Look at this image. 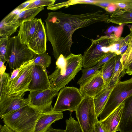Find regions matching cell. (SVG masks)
Masks as SVG:
<instances>
[{
  "instance_id": "obj_23",
  "label": "cell",
  "mask_w": 132,
  "mask_h": 132,
  "mask_svg": "<svg viewBox=\"0 0 132 132\" xmlns=\"http://www.w3.org/2000/svg\"><path fill=\"white\" fill-rule=\"evenodd\" d=\"M44 9V6L22 10L18 16L16 23L21 24L24 21L33 19L40 11Z\"/></svg>"
},
{
  "instance_id": "obj_35",
  "label": "cell",
  "mask_w": 132,
  "mask_h": 132,
  "mask_svg": "<svg viewBox=\"0 0 132 132\" xmlns=\"http://www.w3.org/2000/svg\"><path fill=\"white\" fill-rule=\"evenodd\" d=\"M33 59H32L28 62L25 63L19 68L13 70L10 77L9 82L11 81L13 79L15 78L21 70L29 64L33 63Z\"/></svg>"
},
{
  "instance_id": "obj_39",
  "label": "cell",
  "mask_w": 132,
  "mask_h": 132,
  "mask_svg": "<svg viewBox=\"0 0 132 132\" xmlns=\"http://www.w3.org/2000/svg\"><path fill=\"white\" fill-rule=\"evenodd\" d=\"M132 62V48L131 50L127 56L126 60L123 65V68L125 69L126 67Z\"/></svg>"
},
{
  "instance_id": "obj_34",
  "label": "cell",
  "mask_w": 132,
  "mask_h": 132,
  "mask_svg": "<svg viewBox=\"0 0 132 132\" xmlns=\"http://www.w3.org/2000/svg\"><path fill=\"white\" fill-rule=\"evenodd\" d=\"M56 68L60 70V74L61 75L64 74L66 65L65 58L62 55H61L57 60L56 62Z\"/></svg>"
},
{
  "instance_id": "obj_40",
  "label": "cell",
  "mask_w": 132,
  "mask_h": 132,
  "mask_svg": "<svg viewBox=\"0 0 132 132\" xmlns=\"http://www.w3.org/2000/svg\"><path fill=\"white\" fill-rule=\"evenodd\" d=\"M118 8L116 5L114 4H111L106 8L105 10L107 12L110 14L115 11Z\"/></svg>"
},
{
  "instance_id": "obj_7",
  "label": "cell",
  "mask_w": 132,
  "mask_h": 132,
  "mask_svg": "<svg viewBox=\"0 0 132 132\" xmlns=\"http://www.w3.org/2000/svg\"><path fill=\"white\" fill-rule=\"evenodd\" d=\"M9 40L10 55L7 62L11 69H15L33 59L35 53L21 42L18 35Z\"/></svg>"
},
{
  "instance_id": "obj_12",
  "label": "cell",
  "mask_w": 132,
  "mask_h": 132,
  "mask_svg": "<svg viewBox=\"0 0 132 132\" xmlns=\"http://www.w3.org/2000/svg\"><path fill=\"white\" fill-rule=\"evenodd\" d=\"M47 39L44 23L38 19L35 33L27 46L35 54H39L46 52Z\"/></svg>"
},
{
  "instance_id": "obj_44",
  "label": "cell",
  "mask_w": 132,
  "mask_h": 132,
  "mask_svg": "<svg viewBox=\"0 0 132 132\" xmlns=\"http://www.w3.org/2000/svg\"><path fill=\"white\" fill-rule=\"evenodd\" d=\"M4 63L3 62L0 60V75L4 73L6 70V67L4 65Z\"/></svg>"
},
{
  "instance_id": "obj_27",
  "label": "cell",
  "mask_w": 132,
  "mask_h": 132,
  "mask_svg": "<svg viewBox=\"0 0 132 132\" xmlns=\"http://www.w3.org/2000/svg\"><path fill=\"white\" fill-rule=\"evenodd\" d=\"M102 67H98L96 65L88 68H82V74L81 77L79 80L77 84L80 85L86 80L92 77L98 72L99 69Z\"/></svg>"
},
{
  "instance_id": "obj_16",
  "label": "cell",
  "mask_w": 132,
  "mask_h": 132,
  "mask_svg": "<svg viewBox=\"0 0 132 132\" xmlns=\"http://www.w3.org/2000/svg\"><path fill=\"white\" fill-rule=\"evenodd\" d=\"M124 105L123 102L108 117L100 121L106 132L118 131L119 125L121 119Z\"/></svg>"
},
{
  "instance_id": "obj_5",
  "label": "cell",
  "mask_w": 132,
  "mask_h": 132,
  "mask_svg": "<svg viewBox=\"0 0 132 132\" xmlns=\"http://www.w3.org/2000/svg\"><path fill=\"white\" fill-rule=\"evenodd\" d=\"M132 95V78L119 81L114 86L104 107L99 117L101 121L108 117L117 107Z\"/></svg>"
},
{
  "instance_id": "obj_19",
  "label": "cell",
  "mask_w": 132,
  "mask_h": 132,
  "mask_svg": "<svg viewBox=\"0 0 132 132\" xmlns=\"http://www.w3.org/2000/svg\"><path fill=\"white\" fill-rule=\"evenodd\" d=\"M114 86L106 85L94 98L95 110L97 118L103 111Z\"/></svg>"
},
{
  "instance_id": "obj_1",
  "label": "cell",
  "mask_w": 132,
  "mask_h": 132,
  "mask_svg": "<svg viewBox=\"0 0 132 132\" xmlns=\"http://www.w3.org/2000/svg\"><path fill=\"white\" fill-rule=\"evenodd\" d=\"M109 16L101 10L77 14L60 11L50 12L45 20L47 39L56 60L61 55L66 58L72 53V36L77 29L101 22L108 23Z\"/></svg>"
},
{
  "instance_id": "obj_32",
  "label": "cell",
  "mask_w": 132,
  "mask_h": 132,
  "mask_svg": "<svg viewBox=\"0 0 132 132\" xmlns=\"http://www.w3.org/2000/svg\"><path fill=\"white\" fill-rule=\"evenodd\" d=\"M125 43L124 38L120 37L117 38L110 47V52L115 53L117 55H120L119 51Z\"/></svg>"
},
{
  "instance_id": "obj_36",
  "label": "cell",
  "mask_w": 132,
  "mask_h": 132,
  "mask_svg": "<svg viewBox=\"0 0 132 132\" xmlns=\"http://www.w3.org/2000/svg\"><path fill=\"white\" fill-rule=\"evenodd\" d=\"M117 0H106L97 1L95 3L92 4L97 6L104 10L110 4L115 3Z\"/></svg>"
},
{
  "instance_id": "obj_9",
  "label": "cell",
  "mask_w": 132,
  "mask_h": 132,
  "mask_svg": "<svg viewBox=\"0 0 132 132\" xmlns=\"http://www.w3.org/2000/svg\"><path fill=\"white\" fill-rule=\"evenodd\" d=\"M58 93L51 88L44 90L30 91L28 98L29 105L41 109L44 113H52L53 100Z\"/></svg>"
},
{
  "instance_id": "obj_24",
  "label": "cell",
  "mask_w": 132,
  "mask_h": 132,
  "mask_svg": "<svg viewBox=\"0 0 132 132\" xmlns=\"http://www.w3.org/2000/svg\"><path fill=\"white\" fill-rule=\"evenodd\" d=\"M8 37L0 39V60L4 63L10 55L9 40Z\"/></svg>"
},
{
  "instance_id": "obj_2",
  "label": "cell",
  "mask_w": 132,
  "mask_h": 132,
  "mask_svg": "<svg viewBox=\"0 0 132 132\" xmlns=\"http://www.w3.org/2000/svg\"><path fill=\"white\" fill-rule=\"evenodd\" d=\"M43 113L41 109L29 104L7 115L3 121L16 132H34L37 122Z\"/></svg>"
},
{
  "instance_id": "obj_37",
  "label": "cell",
  "mask_w": 132,
  "mask_h": 132,
  "mask_svg": "<svg viewBox=\"0 0 132 132\" xmlns=\"http://www.w3.org/2000/svg\"><path fill=\"white\" fill-rule=\"evenodd\" d=\"M116 55V54L115 53L110 52L106 56L101 59L96 65L98 67H102L104 64Z\"/></svg>"
},
{
  "instance_id": "obj_4",
  "label": "cell",
  "mask_w": 132,
  "mask_h": 132,
  "mask_svg": "<svg viewBox=\"0 0 132 132\" xmlns=\"http://www.w3.org/2000/svg\"><path fill=\"white\" fill-rule=\"evenodd\" d=\"M65 59L66 65L64 75H61L60 69L56 67L54 71L48 76L51 88L58 92L75 77L82 67L81 54L72 53Z\"/></svg>"
},
{
  "instance_id": "obj_18",
  "label": "cell",
  "mask_w": 132,
  "mask_h": 132,
  "mask_svg": "<svg viewBox=\"0 0 132 132\" xmlns=\"http://www.w3.org/2000/svg\"><path fill=\"white\" fill-rule=\"evenodd\" d=\"M38 19L34 18L22 22L20 26L18 35L21 42L27 45L35 32Z\"/></svg>"
},
{
  "instance_id": "obj_41",
  "label": "cell",
  "mask_w": 132,
  "mask_h": 132,
  "mask_svg": "<svg viewBox=\"0 0 132 132\" xmlns=\"http://www.w3.org/2000/svg\"><path fill=\"white\" fill-rule=\"evenodd\" d=\"M0 132H16L4 124L0 126Z\"/></svg>"
},
{
  "instance_id": "obj_25",
  "label": "cell",
  "mask_w": 132,
  "mask_h": 132,
  "mask_svg": "<svg viewBox=\"0 0 132 132\" xmlns=\"http://www.w3.org/2000/svg\"><path fill=\"white\" fill-rule=\"evenodd\" d=\"M20 24L19 23L9 24L5 23L2 20L0 23V37L1 38L9 37L16 31Z\"/></svg>"
},
{
  "instance_id": "obj_26",
  "label": "cell",
  "mask_w": 132,
  "mask_h": 132,
  "mask_svg": "<svg viewBox=\"0 0 132 132\" xmlns=\"http://www.w3.org/2000/svg\"><path fill=\"white\" fill-rule=\"evenodd\" d=\"M33 59V65L42 66L46 68L51 63V57L46 52L39 54H35Z\"/></svg>"
},
{
  "instance_id": "obj_11",
  "label": "cell",
  "mask_w": 132,
  "mask_h": 132,
  "mask_svg": "<svg viewBox=\"0 0 132 132\" xmlns=\"http://www.w3.org/2000/svg\"><path fill=\"white\" fill-rule=\"evenodd\" d=\"M25 93L7 95L0 101V117L5 116L29 104L28 98H24Z\"/></svg>"
},
{
  "instance_id": "obj_45",
  "label": "cell",
  "mask_w": 132,
  "mask_h": 132,
  "mask_svg": "<svg viewBox=\"0 0 132 132\" xmlns=\"http://www.w3.org/2000/svg\"><path fill=\"white\" fill-rule=\"evenodd\" d=\"M46 132H65V131L64 130L54 129L51 127Z\"/></svg>"
},
{
  "instance_id": "obj_3",
  "label": "cell",
  "mask_w": 132,
  "mask_h": 132,
  "mask_svg": "<svg viewBox=\"0 0 132 132\" xmlns=\"http://www.w3.org/2000/svg\"><path fill=\"white\" fill-rule=\"evenodd\" d=\"M117 38L113 34L110 36H102L95 39H92L90 46L85 51L83 56V68L96 65L110 52V47Z\"/></svg>"
},
{
  "instance_id": "obj_6",
  "label": "cell",
  "mask_w": 132,
  "mask_h": 132,
  "mask_svg": "<svg viewBox=\"0 0 132 132\" xmlns=\"http://www.w3.org/2000/svg\"><path fill=\"white\" fill-rule=\"evenodd\" d=\"M75 111L83 132H91L99 121L95 110L94 98L84 96Z\"/></svg>"
},
{
  "instance_id": "obj_38",
  "label": "cell",
  "mask_w": 132,
  "mask_h": 132,
  "mask_svg": "<svg viewBox=\"0 0 132 132\" xmlns=\"http://www.w3.org/2000/svg\"><path fill=\"white\" fill-rule=\"evenodd\" d=\"M34 1V0L27 1L20 4L15 8V9L22 11L27 7L31 3L33 2Z\"/></svg>"
},
{
  "instance_id": "obj_17",
  "label": "cell",
  "mask_w": 132,
  "mask_h": 132,
  "mask_svg": "<svg viewBox=\"0 0 132 132\" xmlns=\"http://www.w3.org/2000/svg\"><path fill=\"white\" fill-rule=\"evenodd\" d=\"M62 112L43 113L38 120L34 132H46L53 123L63 118Z\"/></svg>"
},
{
  "instance_id": "obj_43",
  "label": "cell",
  "mask_w": 132,
  "mask_h": 132,
  "mask_svg": "<svg viewBox=\"0 0 132 132\" xmlns=\"http://www.w3.org/2000/svg\"><path fill=\"white\" fill-rule=\"evenodd\" d=\"M126 73L130 75H132V62L125 68Z\"/></svg>"
},
{
  "instance_id": "obj_31",
  "label": "cell",
  "mask_w": 132,
  "mask_h": 132,
  "mask_svg": "<svg viewBox=\"0 0 132 132\" xmlns=\"http://www.w3.org/2000/svg\"><path fill=\"white\" fill-rule=\"evenodd\" d=\"M21 11L14 9L5 16L2 20L5 23L10 25L19 23H16V21L18 15Z\"/></svg>"
},
{
  "instance_id": "obj_30",
  "label": "cell",
  "mask_w": 132,
  "mask_h": 132,
  "mask_svg": "<svg viewBox=\"0 0 132 132\" xmlns=\"http://www.w3.org/2000/svg\"><path fill=\"white\" fill-rule=\"evenodd\" d=\"M55 0H34L27 7L23 10L40 7L45 6H49L54 4Z\"/></svg>"
},
{
  "instance_id": "obj_29",
  "label": "cell",
  "mask_w": 132,
  "mask_h": 132,
  "mask_svg": "<svg viewBox=\"0 0 132 132\" xmlns=\"http://www.w3.org/2000/svg\"><path fill=\"white\" fill-rule=\"evenodd\" d=\"M65 132H83L78 122L72 117L71 114L69 119L65 120Z\"/></svg>"
},
{
  "instance_id": "obj_22",
  "label": "cell",
  "mask_w": 132,
  "mask_h": 132,
  "mask_svg": "<svg viewBox=\"0 0 132 132\" xmlns=\"http://www.w3.org/2000/svg\"><path fill=\"white\" fill-rule=\"evenodd\" d=\"M115 63V59L114 56L104 64L100 69L106 86L109 82L113 76Z\"/></svg>"
},
{
  "instance_id": "obj_13",
  "label": "cell",
  "mask_w": 132,
  "mask_h": 132,
  "mask_svg": "<svg viewBox=\"0 0 132 132\" xmlns=\"http://www.w3.org/2000/svg\"><path fill=\"white\" fill-rule=\"evenodd\" d=\"M51 88L46 68L42 66L33 65L29 91L42 90Z\"/></svg>"
},
{
  "instance_id": "obj_46",
  "label": "cell",
  "mask_w": 132,
  "mask_h": 132,
  "mask_svg": "<svg viewBox=\"0 0 132 132\" xmlns=\"http://www.w3.org/2000/svg\"><path fill=\"white\" fill-rule=\"evenodd\" d=\"M91 132H96L95 128V127Z\"/></svg>"
},
{
  "instance_id": "obj_21",
  "label": "cell",
  "mask_w": 132,
  "mask_h": 132,
  "mask_svg": "<svg viewBox=\"0 0 132 132\" xmlns=\"http://www.w3.org/2000/svg\"><path fill=\"white\" fill-rule=\"evenodd\" d=\"M121 57L120 54L116 55L115 56L116 63L113 73L110 80L107 85L114 86L126 73L121 61Z\"/></svg>"
},
{
  "instance_id": "obj_42",
  "label": "cell",
  "mask_w": 132,
  "mask_h": 132,
  "mask_svg": "<svg viewBox=\"0 0 132 132\" xmlns=\"http://www.w3.org/2000/svg\"><path fill=\"white\" fill-rule=\"evenodd\" d=\"M95 128L96 132H106L99 121L95 124Z\"/></svg>"
},
{
  "instance_id": "obj_8",
  "label": "cell",
  "mask_w": 132,
  "mask_h": 132,
  "mask_svg": "<svg viewBox=\"0 0 132 132\" xmlns=\"http://www.w3.org/2000/svg\"><path fill=\"white\" fill-rule=\"evenodd\" d=\"M83 98L79 89L73 87H65L58 95L52 113L62 112L67 110L75 111Z\"/></svg>"
},
{
  "instance_id": "obj_28",
  "label": "cell",
  "mask_w": 132,
  "mask_h": 132,
  "mask_svg": "<svg viewBox=\"0 0 132 132\" xmlns=\"http://www.w3.org/2000/svg\"><path fill=\"white\" fill-rule=\"evenodd\" d=\"M0 101L7 95L8 84L10 78L9 74L5 72L0 75Z\"/></svg>"
},
{
  "instance_id": "obj_14",
  "label": "cell",
  "mask_w": 132,
  "mask_h": 132,
  "mask_svg": "<svg viewBox=\"0 0 132 132\" xmlns=\"http://www.w3.org/2000/svg\"><path fill=\"white\" fill-rule=\"evenodd\" d=\"M80 86L79 89L83 97L88 96L94 98L106 86L100 69Z\"/></svg>"
},
{
  "instance_id": "obj_15",
  "label": "cell",
  "mask_w": 132,
  "mask_h": 132,
  "mask_svg": "<svg viewBox=\"0 0 132 132\" xmlns=\"http://www.w3.org/2000/svg\"><path fill=\"white\" fill-rule=\"evenodd\" d=\"M124 105L118 127L120 132H132V95L123 102Z\"/></svg>"
},
{
  "instance_id": "obj_33",
  "label": "cell",
  "mask_w": 132,
  "mask_h": 132,
  "mask_svg": "<svg viewBox=\"0 0 132 132\" xmlns=\"http://www.w3.org/2000/svg\"><path fill=\"white\" fill-rule=\"evenodd\" d=\"M116 5L119 9L132 11V0H117L112 4Z\"/></svg>"
},
{
  "instance_id": "obj_20",
  "label": "cell",
  "mask_w": 132,
  "mask_h": 132,
  "mask_svg": "<svg viewBox=\"0 0 132 132\" xmlns=\"http://www.w3.org/2000/svg\"><path fill=\"white\" fill-rule=\"evenodd\" d=\"M108 23L111 22L121 26L123 24L132 23V11H126L118 8L110 14Z\"/></svg>"
},
{
  "instance_id": "obj_10",
  "label": "cell",
  "mask_w": 132,
  "mask_h": 132,
  "mask_svg": "<svg viewBox=\"0 0 132 132\" xmlns=\"http://www.w3.org/2000/svg\"><path fill=\"white\" fill-rule=\"evenodd\" d=\"M33 63L25 67L15 78L9 82L7 95L29 91L28 87L31 80Z\"/></svg>"
}]
</instances>
